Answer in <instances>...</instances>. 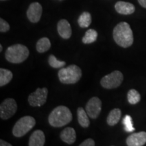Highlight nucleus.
I'll list each match as a JSON object with an SVG mask.
<instances>
[{
	"label": "nucleus",
	"instance_id": "f257e3e1",
	"mask_svg": "<svg viewBox=\"0 0 146 146\" xmlns=\"http://www.w3.org/2000/svg\"><path fill=\"white\" fill-rule=\"evenodd\" d=\"M113 38L119 46L127 48L133 43V34L130 25L125 22L118 23L113 30Z\"/></svg>",
	"mask_w": 146,
	"mask_h": 146
},
{
	"label": "nucleus",
	"instance_id": "f03ea898",
	"mask_svg": "<svg viewBox=\"0 0 146 146\" xmlns=\"http://www.w3.org/2000/svg\"><path fill=\"white\" fill-rule=\"evenodd\" d=\"M72 119V114L68 108L59 106L52 111L49 115L48 121L53 127H62L70 123Z\"/></svg>",
	"mask_w": 146,
	"mask_h": 146
},
{
	"label": "nucleus",
	"instance_id": "7ed1b4c3",
	"mask_svg": "<svg viewBox=\"0 0 146 146\" xmlns=\"http://www.w3.org/2000/svg\"><path fill=\"white\" fill-rule=\"evenodd\" d=\"M29 50L28 47L22 44L11 45L6 50L5 57L7 61L14 64L23 62L28 58Z\"/></svg>",
	"mask_w": 146,
	"mask_h": 146
},
{
	"label": "nucleus",
	"instance_id": "20e7f679",
	"mask_svg": "<svg viewBox=\"0 0 146 146\" xmlns=\"http://www.w3.org/2000/svg\"><path fill=\"white\" fill-rule=\"evenodd\" d=\"M82 70L78 66L72 64L58 71V78L63 84H74L81 79Z\"/></svg>",
	"mask_w": 146,
	"mask_h": 146
},
{
	"label": "nucleus",
	"instance_id": "39448f33",
	"mask_svg": "<svg viewBox=\"0 0 146 146\" xmlns=\"http://www.w3.org/2000/svg\"><path fill=\"white\" fill-rule=\"evenodd\" d=\"M36 125L35 119L31 116H25L20 118L14 125L12 133L16 137H21L29 133Z\"/></svg>",
	"mask_w": 146,
	"mask_h": 146
},
{
	"label": "nucleus",
	"instance_id": "423d86ee",
	"mask_svg": "<svg viewBox=\"0 0 146 146\" xmlns=\"http://www.w3.org/2000/svg\"><path fill=\"white\" fill-rule=\"evenodd\" d=\"M123 74L120 71L115 70L104 76L100 81V84L104 88L112 89L117 88L123 81Z\"/></svg>",
	"mask_w": 146,
	"mask_h": 146
},
{
	"label": "nucleus",
	"instance_id": "0eeeda50",
	"mask_svg": "<svg viewBox=\"0 0 146 146\" xmlns=\"http://www.w3.org/2000/svg\"><path fill=\"white\" fill-rule=\"evenodd\" d=\"M17 110V104L12 98H7L0 105V117L8 120L13 116Z\"/></svg>",
	"mask_w": 146,
	"mask_h": 146
},
{
	"label": "nucleus",
	"instance_id": "6e6552de",
	"mask_svg": "<svg viewBox=\"0 0 146 146\" xmlns=\"http://www.w3.org/2000/svg\"><path fill=\"white\" fill-rule=\"evenodd\" d=\"M48 90L46 87L37 88L33 93L29 95L28 102L33 107H40L45 104L47 101Z\"/></svg>",
	"mask_w": 146,
	"mask_h": 146
},
{
	"label": "nucleus",
	"instance_id": "1a4fd4ad",
	"mask_svg": "<svg viewBox=\"0 0 146 146\" xmlns=\"http://www.w3.org/2000/svg\"><path fill=\"white\" fill-rule=\"evenodd\" d=\"M85 109L89 117L96 119L101 112L102 101L98 97H93L87 103Z\"/></svg>",
	"mask_w": 146,
	"mask_h": 146
},
{
	"label": "nucleus",
	"instance_id": "9d476101",
	"mask_svg": "<svg viewBox=\"0 0 146 146\" xmlns=\"http://www.w3.org/2000/svg\"><path fill=\"white\" fill-rule=\"evenodd\" d=\"M41 5L38 2H33L29 5L28 10L27 12V15L28 19L33 23H38L41 19L42 15Z\"/></svg>",
	"mask_w": 146,
	"mask_h": 146
},
{
	"label": "nucleus",
	"instance_id": "9b49d317",
	"mask_svg": "<svg viewBox=\"0 0 146 146\" xmlns=\"http://www.w3.org/2000/svg\"><path fill=\"white\" fill-rule=\"evenodd\" d=\"M126 143L128 146H143L146 143V132L133 133L128 137Z\"/></svg>",
	"mask_w": 146,
	"mask_h": 146
},
{
	"label": "nucleus",
	"instance_id": "f8f14e48",
	"mask_svg": "<svg viewBox=\"0 0 146 146\" xmlns=\"http://www.w3.org/2000/svg\"><path fill=\"white\" fill-rule=\"evenodd\" d=\"M57 29L60 36L63 39H68L72 35V28L66 20H60L58 23Z\"/></svg>",
	"mask_w": 146,
	"mask_h": 146
},
{
	"label": "nucleus",
	"instance_id": "ddd939ff",
	"mask_svg": "<svg viewBox=\"0 0 146 146\" xmlns=\"http://www.w3.org/2000/svg\"><path fill=\"white\" fill-rule=\"evenodd\" d=\"M115 10L120 14L129 15V14L134 13L135 8L132 3L120 1L115 4Z\"/></svg>",
	"mask_w": 146,
	"mask_h": 146
},
{
	"label": "nucleus",
	"instance_id": "4468645a",
	"mask_svg": "<svg viewBox=\"0 0 146 146\" xmlns=\"http://www.w3.org/2000/svg\"><path fill=\"white\" fill-rule=\"evenodd\" d=\"M45 143L44 133L41 130H36L32 133L29 141V146H43Z\"/></svg>",
	"mask_w": 146,
	"mask_h": 146
},
{
	"label": "nucleus",
	"instance_id": "2eb2a0df",
	"mask_svg": "<svg viewBox=\"0 0 146 146\" xmlns=\"http://www.w3.org/2000/svg\"><path fill=\"white\" fill-rule=\"evenodd\" d=\"M60 138L64 142L72 144L76 141V131L72 127H66L60 133Z\"/></svg>",
	"mask_w": 146,
	"mask_h": 146
},
{
	"label": "nucleus",
	"instance_id": "dca6fc26",
	"mask_svg": "<svg viewBox=\"0 0 146 146\" xmlns=\"http://www.w3.org/2000/svg\"><path fill=\"white\" fill-rule=\"evenodd\" d=\"M121 110L119 108L112 110L107 117V123L110 126H114L117 124L121 118Z\"/></svg>",
	"mask_w": 146,
	"mask_h": 146
},
{
	"label": "nucleus",
	"instance_id": "f3484780",
	"mask_svg": "<svg viewBox=\"0 0 146 146\" xmlns=\"http://www.w3.org/2000/svg\"><path fill=\"white\" fill-rule=\"evenodd\" d=\"M77 117L79 125L82 127L87 128L90 125V121L89 119V116L86 110H84L83 108L80 107L77 109Z\"/></svg>",
	"mask_w": 146,
	"mask_h": 146
},
{
	"label": "nucleus",
	"instance_id": "a211bd4d",
	"mask_svg": "<svg viewBox=\"0 0 146 146\" xmlns=\"http://www.w3.org/2000/svg\"><path fill=\"white\" fill-rule=\"evenodd\" d=\"M51 47L50 40L47 37H42L38 40L36 44V49L39 53H44Z\"/></svg>",
	"mask_w": 146,
	"mask_h": 146
},
{
	"label": "nucleus",
	"instance_id": "6ab92c4d",
	"mask_svg": "<svg viewBox=\"0 0 146 146\" xmlns=\"http://www.w3.org/2000/svg\"><path fill=\"white\" fill-rule=\"evenodd\" d=\"M13 78V74L10 70L0 68V86L3 87L8 84Z\"/></svg>",
	"mask_w": 146,
	"mask_h": 146
},
{
	"label": "nucleus",
	"instance_id": "aec40b11",
	"mask_svg": "<svg viewBox=\"0 0 146 146\" xmlns=\"http://www.w3.org/2000/svg\"><path fill=\"white\" fill-rule=\"evenodd\" d=\"M98 35V32L94 29H89L85 33V35L82 39V41L85 44H90L96 41Z\"/></svg>",
	"mask_w": 146,
	"mask_h": 146
},
{
	"label": "nucleus",
	"instance_id": "412c9836",
	"mask_svg": "<svg viewBox=\"0 0 146 146\" xmlns=\"http://www.w3.org/2000/svg\"><path fill=\"white\" fill-rule=\"evenodd\" d=\"M78 25L81 28H87L91 23V16L87 12H84L80 15L78 19Z\"/></svg>",
	"mask_w": 146,
	"mask_h": 146
},
{
	"label": "nucleus",
	"instance_id": "4be33fe9",
	"mask_svg": "<svg viewBox=\"0 0 146 146\" xmlns=\"http://www.w3.org/2000/svg\"><path fill=\"white\" fill-rule=\"evenodd\" d=\"M127 100L128 102L131 104H137L141 100V96H140L139 93L137 90H135V89H130V90L128 91Z\"/></svg>",
	"mask_w": 146,
	"mask_h": 146
},
{
	"label": "nucleus",
	"instance_id": "5701e85b",
	"mask_svg": "<svg viewBox=\"0 0 146 146\" xmlns=\"http://www.w3.org/2000/svg\"><path fill=\"white\" fill-rule=\"evenodd\" d=\"M48 62L49 64L50 65V66H52L54 68H59L63 67L64 66L66 65V62L64 61H60L57 58H56V56L54 55L51 54L49 56L48 58Z\"/></svg>",
	"mask_w": 146,
	"mask_h": 146
},
{
	"label": "nucleus",
	"instance_id": "b1692460",
	"mask_svg": "<svg viewBox=\"0 0 146 146\" xmlns=\"http://www.w3.org/2000/svg\"><path fill=\"white\" fill-rule=\"evenodd\" d=\"M123 124L125 126V130L127 132L130 133L135 131V128L133 125L132 118L129 115H126L125 116L123 120Z\"/></svg>",
	"mask_w": 146,
	"mask_h": 146
},
{
	"label": "nucleus",
	"instance_id": "393cba45",
	"mask_svg": "<svg viewBox=\"0 0 146 146\" xmlns=\"http://www.w3.org/2000/svg\"><path fill=\"white\" fill-rule=\"evenodd\" d=\"M10 30V25L3 18H0V32L5 33Z\"/></svg>",
	"mask_w": 146,
	"mask_h": 146
},
{
	"label": "nucleus",
	"instance_id": "a878e982",
	"mask_svg": "<svg viewBox=\"0 0 146 146\" xmlns=\"http://www.w3.org/2000/svg\"><path fill=\"white\" fill-rule=\"evenodd\" d=\"M95 144L96 143H95L94 140L91 138H89L85 140L83 142H82L79 145L80 146H94Z\"/></svg>",
	"mask_w": 146,
	"mask_h": 146
},
{
	"label": "nucleus",
	"instance_id": "bb28decb",
	"mask_svg": "<svg viewBox=\"0 0 146 146\" xmlns=\"http://www.w3.org/2000/svg\"><path fill=\"white\" fill-rule=\"evenodd\" d=\"M0 145L1 146H12L10 143H9L8 142L5 141L4 140L1 139L0 140Z\"/></svg>",
	"mask_w": 146,
	"mask_h": 146
},
{
	"label": "nucleus",
	"instance_id": "cd10ccee",
	"mask_svg": "<svg viewBox=\"0 0 146 146\" xmlns=\"http://www.w3.org/2000/svg\"><path fill=\"white\" fill-rule=\"evenodd\" d=\"M138 1L142 7L146 8V0H138Z\"/></svg>",
	"mask_w": 146,
	"mask_h": 146
},
{
	"label": "nucleus",
	"instance_id": "c85d7f7f",
	"mask_svg": "<svg viewBox=\"0 0 146 146\" xmlns=\"http://www.w3.org/2000/svg\"><path fill=\"white\" fill-rule=\"evenodd\" d=\"M2 48H3L2 45L0 44V52H2Z\"/></svg>",
	"mask_w": 146,
	"mask_h": 146
},
{
	"label": "nucleus",
	"instance_id": "c756f323",
	"mask_svg": "<svg viewBox=\"0 0 146 146\" xmlns=\"http://www.w3.org/2000/svg\"><path fill=\"white\" fill-rule=\"evenodd\" d=\"M1 1H4V0H1Z\"/></svg>",
	"mask_w": 146,
	"mask_h": 146
}]
</instances>
